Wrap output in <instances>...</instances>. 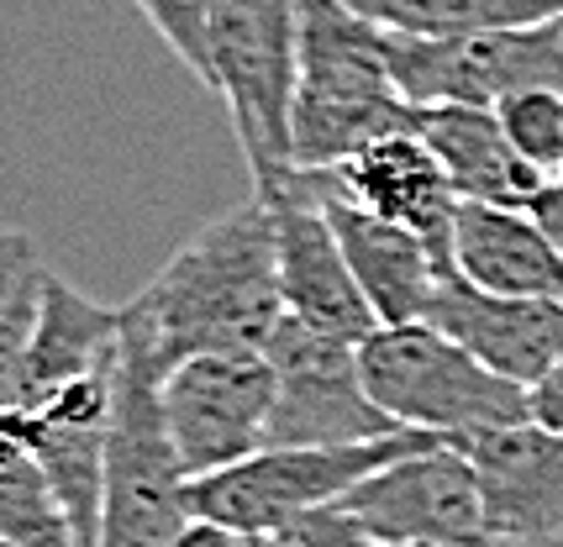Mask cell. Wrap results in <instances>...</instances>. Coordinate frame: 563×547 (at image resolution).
Listing matches in <instances>:
<instances>
[{"label": "cell", "instance_id": "6da1fadb", "mask_svg": "<svg viewBox=\"0 0 563 547\" xmlns=\"http://www.w3.org/2000/svg\"><path fill=\"white\" fill-rule=\"evenodd\" d=\"M285 322L274 205L221 211L122 305V337L158 373L206 353H264Z\"/></svg>", "mask_w": 563, "mask_h": 547}, {"label": "cell", "instance_id": "7a4b0ae2", "mask_svg": "<svg viewBox=\"0 0 563 547\" xmlns=\"http://www.w3.org/2000/svg\"><path fill=\"white\" fill-rule=\"evenodd\" d=\"M295 169H343L374 143L417 132V105L395 85L390 37L379 26L343 0H295Z\"/></svg>", "mask_w": 563, "mask_h": 547}, {"label": "cell", "instance_id": "3957f363", "mask_svg": "<svg viewBox=\"0 0 563 547\" xmlns=\"http://www.w3.org/2000/svg\"><path fill=\"white\" fill-rule=\"evenodd\" d=\"M211 90L227 100L253 196L274 200L295 179L290 116H295V64L300 22L295 0H217L211 5Z\"/></svg>", "mask_w": 563, "mask_h": 547}, {"label": "cell", "instance_id": "277c9868", "mask_svg": "<svg viewBox=\"0 0 563 547\" xmlns=\"http://www.w3.org/2000/svg\"><path fill=\"white\" fill-rule=\"evenodd\" d=\"M358 364L374 405L406 432L459 443L490 426L532 422V395L521 384L485 369L474 353L427 322L379 326L358 348Z\"/></svg>", "mask_w": 563, "mask_h": 547}, {"label": "cell", "instance_id": "5b68a950", "mask_svg": "<svg viewBox=\"0 0 563 547\" xmlns=\"http://www.w3.org/2000/svg\"><path fill=\"white\" fill-rule=\"evenodd\" d=\"M190 522V473L164 422V373L122 337L117 422L106 453V511L96 547H174Z\"/></svg>", "mask_w": 563, "mask_h": 547}, {"label": "cell", "instance_id": "8992f818", "mask_svg": "<svg viewBox=\"0 0 563 547\" xmlns=\"http://www.w3.org/2000/svg\"><path fill=\"white\" fill-rule=\"evenodd\" d=\"M448 443L427 432H400L385 443H353V448H264L232 464V469L190 484V516L221 522L247 537H269L295 516H311L327 505H343L364 479L390 469L411 453Z\"/></svg>", "mask_w": 563, "mask_h": 547}, {"label": "cell", "instance_id": "52a82bcc", "mask_svg": "<svg viewBox=\"0 0 563 547\" xmlns=\"http://www.w3.org/2000/svg\"><path fill=\"white\" fill-rule=\"evenodd\" d=\"M264 358L279 379L269 448H353V443H385L406 432L368 395L358 343L285 316Z\"/></svg>", "mask_w": 563, "mask_h": 547}, {"label": "cell", "instance_id": "ba28073f", "mask_svg": "<svg viewBox=\"0 0 563 547\" xmlns=\"http://www.w3.org/2000/svg\"><path fill=\"white\" fill-rule=\"evenodd\" d=\"M390 69L411 105L495 111L521 90H563V16L468 37H390Z\"/></svg>", "mask_w": 563, "mask_h": 547}, {"label": "cell", "instance_id": "9c48e42d", "mask_svg": "<svg viewBox=\"0 0 563 547\" xmlns=\"http://www.w3.org/2000/svg\"><path fill=\"white\" fill-rule=\"evenodd\" d=\"M274 395L264 353H206L164 373V422L190 484L269 448Z\"/></svg>", "mask_w": 563, "mask_h": 547}, {"label": "cell", "instance_id": "30bf717a", "mask_svg": "<svg viewBox=\"0 0 563 547\" xmlns=\"http://www.w3.org/2000/svg\"><path fill=\"white\" fill-rule=\"evenodd\" d=\"M379 543H432V547H495L479 473L453 443L400 458L364 479L338 505Z\"/></svg>", "mask_w": 563, "mask_h": 547}, {"label": "cell", "instance_id": "8fae6325", "mask_svg": "<svg viewBox=\"0 0 563 547\" xmlns=\"http://www.w3.org/2000/svg\"><path fill=\"white\" fill-rule=\"evenodd\" d=\"M269 205H274V232H279V290H285V316L364 348L368 337L379 332V316L368 311L364 290H358L353 269H347L338 226H332L327 205H321L317 175H311V169H295V179L269 200Z\"/></svg>", "mask_w": 563, "mask_h": 547}, {"label": "cell", "instance_id": "7c38bea8", "mask_svg": "<svg viewBox=\"0 0 563 547\" xmlns=\"http://www.w3.org/2000/svg\"><path fill=\"white\" fill-rule=\"evenodd\" d=\"M453 448L479 473L495 547H548L563 537V432L516 422L459 437Z\"/></svg>", "mask_w": 563, "mask_h": 547}, {"label": "cell", "instance_id": "4fadbf2b", "mask_svg": "<svg viewBox=\"0 0 563 547\" xmlns=\"http://www.w3.org/2000/svg\"><path fill=\"white\" fill-rule=\"evenodd\" d=\"M427 326H438L442 337H453L485 369H495L521 390H532L563 358V300L490 295V290L468 284L453 264H442Z\"/></svg>", "mask_w": 563, "mask_h": 547}, {"label": "cell", "instance_id": "5bb4252c", "mask_svg": "<svg viewBox=\"0 0 563 547\" xmlns=\"http://www.w3.org/2000/svg\"><path fill=\"white\" fill-rule=\"evenodd\" d=\"M311 175H317L327 216L338 226L347 269L358 279L368 311L379 316V326L427 322L432 295H438V279H442V264H453V258H442L432 243H421L417 232H406V226L364 211L358 200H347L343 190H338L332 169H311Z\"/></svg>", "mask_w": 563, "mask_h": 547}, {"label": "cell", "instance_id": "9a60e30c", "mask_svg": "<svg viewBox=\"0 0 563 547\" xmlns=\"http://www.w3.org/2000/svg\"><path fill=\"white\" fill-rule=\"evenodd\" d=\"M332 179L364 211L417 232L421 243H432L442 258H453V222H459L464 200H459L448 169L432 158V148L417 132H400V137H385V143L364 148L358 158H347L343 169H332Z\"/></svg>", "mask_w": 563, "mask_h": 547}, {"label": "cell", "instance_id": "2e32d148", "mask_svg": "<svg viewBox=\"0 0 563 547\" xmlns=\"http://www.w3.org/2000/svg\"><path fill=\"white\" fill-rule=\"evenodd\" d=\"M417 137L448 169L464 205L527 211L553 185L511 148L495 111H479V105H417Z\"/></svg>", "mask_w": 563, "mask_h": 547}, {"label": "cell", "instance_id": "e0dca14e", "mask_svg": "<svg viewBox=\"0 0 563 547\" xmlns=\"http://www.w3.org/2000/svg\"><path fill=\"white\" fill-rule=\"evenodd\" d=\"M453 269L490 295L563 300V253L548 243V232L527 211L459 205Z\"/></svg>", "mask_w": 563, "mask_h": 547}, {"label": "cell", "instance_id": "ac0fdd59", "mask_svg": "<svg viewBox=\"0 0 563 547\" xmlns=\"http://www.w3.org/2000/svg\"><path fill=\"white\" fill-rule=\"evenodd\" d=\"M122 358V305H100L69 279L48 274L43 279V311H37V337L26 358V400L43 405L74 379L111 369Z\"/></svg>", "mask_w": 563, "mask_h": 547}, {"label": "cell", "instance_id": "d6986e66", "mask_svg": "<svg viewBox=\"0 0 563 547\" xmlns=\"http://www.w3.org/2000/svg\"><path fill=\"white\" fill-rule=\"evenodd\" d=\"M385 37H468L506 26L559 22L563 0H343Z\"/></svg>", "mask_w": 563, "mask_h": 547}, {"label": "cell", "instance_id": "ffe728a7", "mask_svg": "<svg viewBox=\"0 0 563 547\" xmlns=\"http://www.w3.org/2000/svg\"><path fill=\"white\" fill-rule=\"evenodd\" d=\"M0 547H79L37 458L0 464Z\"/></svg>", "mask_w": 563, "mask_h": 547}, {"label": "cell", "instance_id": "44dd1931", "mask_svg": "<svg viewBox=\"0 0 563 547\" xmlns=\"http://www.w3.org/2000/svg\"><path fill=\"white\" fill-rule=\"evenodd\" d=\"M495 122L506 126L511 148L538 169V175H563V90L542 85V90H521V96L495 105Z\"/></svg>", "mask_w": 563, "mask_h": 547}, {"label": "cell", "instance_id": "7402d4cb", "mask_svg": "<svg viewBox=\"0 0 563 547\" xmlns=\"http://www.w3.org/2000/svg\"><path fill=\"white\" fill-rule=\"evenodd\" d=\"M158 43L190 69V75L211 90V53H206V32H211V5L217 0H132Z\"/></svg>", "mask_w": 563, "mask_h": 547}, {"label": "cell", "instance_id": "603a6c76", "mask_svg": "<svg viewBox=\"0 0 563 547\" xmlns=\"http://www.w3.org/2000/svg\"><path fill=\"white\" fill-rule=\"evenodd\" d=\"M527 395H532V422L548 426V432H563V358L542 373Z\"/></svg>", "mask_w": 563, "mask_h": 547}, {"label": "cell", "instance_id": "cb8c5ba5", "mask_svg": "<svg viewBox=\"0 0 563 547\" xmlns=\"http://www.w3.org/2000/svg\"><path fill=\"white\" fill-rule=\"evenodd\" d=\"M174 547H247V532H232V526H221V522L190 516L185 532L174 537Z\"/></svg>", "mask_w": 563, "mask_h": 547}, {"label": "cell", "instance_id": "d4e9b609", "mask_svg": "<svg viewBox=\"0 0 563 547\" xmlns=\"http://www.w3.org/2000/svg\"><path fill=\"white\" fill-rule=\"evenodd\" d=\"M527 216H532V222L548 232V243L563 253V179H553V185H548V190L527 205Z\"/></svg>", "mask_w": 563, "mask_h": 547}, {"label": "cell", "instance_id": "484cf974", "mask_svg": "<svg viewBox=\"0 0 563 547\" xmlns=\"http://www.w3.org/2000/svg\"><path fill=\"white\" fill-rule=\"evenodd\" d=\"M347 547H432V543H379V537H368L364 526L353 522V537H347Z\"/></svg>", "mask_w": 563, "mask_h": 547}, {"label": "cell", "instance_id": "4316f807", "mask_svg": "<svg viewBox=\"0 0 563 547\" xmlns=\"http://www.w3.org/2000/svg\"><path fill=\"white\" fill-rule=\"evenodd\" d=\"M16 243V232H0V258H5V248Z\"/></svg>", "mask_w": 563, "mask_h": 547}, {"label": "cell", "instance_id": "83f0119b", "mask_svg": "<svg viewBox=\"0 0 563 547\" xmlns=\"http://www.w3.org/2000/svg\"><path fill=\"white\" fill-rule=\"evenodd\" d=\"M548 547H563V537H553V543H548Z\"/></svg>", "mask_w": 563, "mask_h": 547}, {"label": "cell", "instance_id": "f1b7e54d", "mask_svg": "<svg viewBox=\"0 0 563 547\" xmlns=\"http://www.w3.org/2000/svg\"><path fill=\"white\" fill-rule=\"evenodd\" d=\"M559 179H563V175H559Z\"/></svg>", "mask_w": 563, "mask_h": 547}]
</instances>
